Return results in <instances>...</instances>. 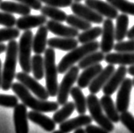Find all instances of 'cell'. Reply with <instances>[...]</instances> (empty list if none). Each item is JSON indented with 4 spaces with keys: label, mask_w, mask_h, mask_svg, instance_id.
<instances>
[{
    "label": "cell",
    "mask_w": 134,
    "mask_h": 133,
    "mask_svg": "<svg viewBox=\"0 0 134 133\" xmlns=\"http://www.w3.org/2000/svg\"><path fill=\"white\" fill-rule=\"evenodd\" d=\"M18 61V43L15 39L9 41L6 48V56L2 71V84L3 90L11 89L13 80L15 78V68Z\"/></svg>",
    "instance_id": "2"
},
{
    "label": "cell",
    "mask_w": 134,
    "mask_h": 133,
    "mask_svg": "<svg viewBox=\"0 0 134 133\" xmlns=\"http://www.w3.org/2000/svg\"><path fill=\"white\" fill-rule=\"evenodd\" d=\"M47 22L46 16L43 15H23L16 20L15 26L19 30H30L31 28L38 27L43 26Z\"/></svg>",
    "instance_id": "16"
},
{
    "label": "cell",
    "mask_w": 134,
    "mask_h": 133,
    "mask_svg": "<svg viewBox=\"0 0 134 133\" xmlns=\"http://www.w3.org/2000/svg\"><path fill=\"white\" fill-rule=\"evenodd\" d=\"M107 2L122 14L134 16V3L127 0H107Z\"/></svg>",
    "instance_id": "34"
},
{
    "label": "cell",
    "mask_w": 134,
    "mask_h": 133,
    "mask_svg": "<svg viewBox=\"0 0 134 133\" xmlns=\"http://www.w3.org/2000/svg\"><path fill=\"white\" fill-rule=\"evenodd\" d=\"M15 79L20 82L21 85H23L29 91H31L40 100H48L49 93L47 90L42 86L37 79L34 78H32L28 73L24 72H20L15 74Z\"/></svg>",
    "instance_id": "8"
},
{
    "label": "cell",
    "mask_w": 134,
    "mask_h": 133,
    "mask_svg": "<svg viewBox=\"0 0 134 133\" xmlns=\"http://www.w3.org/2000/svg\"><path fill=\"white\" fill-rule=\"evenodd\" d=\"M85 4L108 19L114 20L118 16V10L108 2H104L102 0H86Z\"/></svg>",
    "instance_id": "13"
},
{
    "label": "cell",
    "mask_w": 134,
    "mask_h": 133,
    "mask_svg": "<svg viewBox=\"0 0 134 133\" xmlns=\"http://www.w3.org/2000/svg\"><path fill=\"white\" fill-rule=\"evenodd\" d=\"M101 106L105 112L106 116L109 118V120L112 123H118L120 122V114L117 111L116 107L114 105L113 99L111 98V96L104 95L101 97L99 100Z\"/></svg>",
    "instance_id": "24"
},
{
    "label": "cell",
    "mask_w": 134,
    "mask_h": 133,
    "mask_svg": "<svg viewBox=\"0 0 134 133\" xmlns=\"http://www.w3.org/2000/svg\"><path fill=\"white\" fill-rule=\"evenodd\" d=\"M127 73H128L130 75L134 77V65H132V66H130L128 68H127Z\"/></svg>",
    "instance_id": "44"
},
{
    "label": "cell",
    "mask_w": 134,
    "mask_h": 133,
    "mask_svg": "<svg viewBox=\"0 0 134 133\" xmlns=\"http://www.w3.org/2000/svg\"><path fill=\"white\" fill-rule=\"evenodd\" d=\"M127 73V68L126 66L120 65V67L114 72L109 79L103 87V92L104 95L111 96L116 91V90L120 86L123 80L126 79Z\"/></svg>",
    "instance_id": "12"
},
{
    "label": "cell",
    "mask_w": 134,
    "mask_h": 133,
    "mask_svg": "<svg viewBox=\"0 0 134 133\" xmlns=\"http://www.w3.org/2000/svg\"><path fill=\"white\" fill-rule=\"evenodd\" d=\"M0 9L9 14H18L22 16L31 14V8L27 5L11 1H2L0 3Z\"/></svg>",
    "instance_id": "25"
},
{
    "label": "cell",
    "mask_w": 134,
    "mask_h": 133,
    "mask_svg": "<svg viewBox=\"0 0 134 133\" xmlns=\"http://www.w3.org/2000/svg\"><path fill=\"white\" fill-rule=\"evenodd\" d=\"M74 133H86V131H85V130H83L82 128H80V129L75 130Z\"/></svg>",
    "instance_id": "47"
},
{
    "label": "cell",
    "mask_w": 134,
    "mask_h": 133,
    "mask_svg": "<svg viewBox=\"0 0 134 133\" xmlns=\"http://www.w3.org/2000/svg\"><path fill=\"white\" fill-rule=\"evenodd\" d=\"M31 69L34 73V79L41 80L44 76V58L41 55L36 54L31 59Z\"/></svg>",
    "instance_id": "31"
},
{
    "label": "cell",
    "mask_w": 134,
    "mask_h": 133,
    "mask_svg": "<svg viewBox=\"0 0 134 133\" xmlns=\"http://www.w3.org/2000/svg\"><path fill=\"white\" fill-rule=\"evenodd\" d=\"M104 61L108 64L132 66L134 65V51L127 53H108L104 57Z\"/></svg>",
    "instance_id": "22"
},
{
    "label": "cell",
    "mask_w": 134,
    "mask_h": 133,
    "mask_svg": "<svg viewBox=\"0 0 134 133\" xmlns=\"http://www.w3.org/2000/svg\"><path fill=\"white\" fill-rule=\"evenodd\" d=\"M79 41L75 38H51L47 40V44L50 48L63 51H70L78 47Z\"/></svg>",
    "instance_id": "20"
},
{
    "label": "cell",
    "mask_w": 134,
    "mask_h": 133,
    "mask_svg": "<svg viewBox=\"0 0 134 133\" xmlns=\"http://www.w3.org/2000/svg\"><path fill=\"white\" fill-rule=\"evenodd\" d=\"M98 49H100V43H98L97 41H92L87 44H83L81 46L76 47L74 50H70L62 58L59 64H58V73H65L70 67L74 66L75 63L79 62L90 53L97 51Z\"/></svg>",
    "instance_id": "3"
},
{
    "label": "cell",
    "mask_w": 134,
    "mask_h": 133,
    "mask_svg": "<svg viewBox=\"0 0 134 133\" xmlns=\"http://www.w3.org/2000/svg\"><path fill=\"white\" fill-rule=\"evenodd\" d=\"M80 1H82V0H74V2H80Z\"/></svg>",
    "instance_id": "49"
},
{
    "label": "cell",
    "mask_w": 134,
    "mask_h": 133,
    "mask_svg": "<svg viewBox=\"0 0 134 133\" xmlns=\"http://www.w3.org/2000/svg\"><path fill=\"white\" fill-rule=\"evenodd\" d=\"M114 27L111 19H106L103 22L102 40L100 42V49L103 54L110 53L114 45Z\"/></svg>",
    "instance_id": "10"
},
{
    "label": "cell",
    "mask_w": 134,
    "mask_h": 133,
    "mask_svg": "<svg viewBox=\"0 0 134 133\" xmlns=\"http://www.w3.org/2000/svg\"><path fill=\"white\" fill-rule=\"evenodd\" d=\"M44 64L46 90L50 96L54 97L57 95L58 86H59L57 81L58 71L55 65V54L54 49L48 48L45 50Z\"/></svg>",
    "instance_id": "4"
},
{
    "label": "cell",
    "mask_w": 134,
    "mask_h": 133,
    "mask_svg": "<svg viewBox=\"0 0 134 133\" xmlns=\"http://www.w3.org/2000/svg\"><path fill=\"white\" fill-rule=\"evenodd\" d=\"M46 27L48 31H50L53 34L63 38H75L78 37V35L80 34L79 30L77 29L72 27L70 26L67 27L62 22L55 21L53 20L47 21Z\"/></svg>",
    "instance_id": "17"
},
{
    "label": "cell",
    "mask_w": 134,
    "mask_h": 133,
    "mask_svg": "<svg viewBox=\"0 0 134 133\" xmlns=\"http://www.w3.org/2000/svg\"><path fill=\"white\" fill-rule=\"evenodd\" d=\"M53 133H63V131H61L60 130H59V131H55Z\"/></svg>",
    "instance_id": "48"
},
{
    "label": "cell",
    "mask_w": 134,
    "mask_h": 133,
    "mask_svg": "<svg viewBox=\"0 0 134 133\" xmlns=\"http://www.w3.org/2000/svg\"><path fill=\"white\" fill-rule=\"evenodd\" d=\"M132 85L134 86V79H132Z\"/></svg>",
    "instance_id": "50"
},
{
    "label": "cell",
    "mask_w": 134,
    "mask_h": 133,
    "mask_svg": "<svg viewBox=\"0 0 134 133\" xmlns=\"http://www.w3.org/2000/svg\"><path fill=\"white\" fill-rule=\"evenodd\" d=\"M2 2V0H0V3H1Z\"/></svg>",
    "instance_id": "51"
},
{
    "label": "cell",
    "mask_w": 134,
    "mask_h": 133,
    "mask_svg": "<svg viewBox=\"0 0 134 133\" xmlns=\"http://www.w3.org/2000/svg\"><path fill=\"white\" fill-rule=\"evenodd\" d=\"M86 133H109V131H107L106 130H104L102 127H98V126H96V125H86Z\"/></svg>",
    "instance_id": "42"
},
{
    "label": "cell",
    "mask_w": 134,
    "mask_h": 133,
    "mask_svg": "<svg viewBox=\"0 0 134 133\" xmlns=\"http://www.w3.org/2000/svg\"><path fill=\"white\" fill-rule=\"evenodd\" d=\"M92 119L91 116L86 114H80L76 118L71 119L69 120H65L60 124V131L63 133H69L77 129H80L83 126H86L91 125L92 122Z\"/></svg>",
    "instance_id": "18"
},
{
    "label": "cell",
    "mask_w": 134,
    "mask_h": 133,
    "mask_svg": "<svg viewBox=\"0 0 134 133\" xmlns=\"http://www.w3.org/2000/svg\"><path fill=\"white\" fill-rule=\"evenodd\" d=\"M120 121L126 126L131 133H134V116L129 112H123L120 114Z\"/></svg>",
    "instance_id": "37"
},
{
    "label": "cell",
    "mask_w": 134,
    "mask_h": 133,
    "mask_svg": "<svg viewBox=\"0 0 134 133\" xmlns=\"http://www.w3.org/2000/svg\"><path fill=\"white\" fill-rule=\"evenodd\" d=\"M18 104V97L11 95L0 94V106L4 108H13Z\"/></svg>",
    "instance_id": "38"
},
{
    "label": "cell",
    "mask_w": 134,
    "mask_h": 133,
    "mask_svg": "<svg viewBox=\"0 0 134 133\" xmlns=\"http://www.w3.org/2000/svg\"><path fill=\"white\" fill-rule=\"evenodd\" d=\"M6 48H7V46H6L5 44H0V54L4 53V51L6 50Z\"/></svg>",
    "instance_id": "45"
},
{
    "label": "cell",
    "mask_w": 134,
    "mask_h": 133,
    "mask_svg": "<svg viewBox=\"0 0 134 133\" xmlns=\"http://www.w3.org/2000/svg\"><path fill=\"white\" fill-rule=\"evenodd\" d=\"M27 107L23 103L17 104L14 108V124L15 133H28Z\"/></svg>",
    "instance_id": "15"
},
{
    "label": "cell",
    "mask_w": 134,
    "mask_h": 133,
    "mask_svg": "<svg viewBox=\"0 0 134 133\" xmlns=\"http://www.w3.org/2000/svg\"><path fill=\"white\" fill-rule=\"evenodd\" d=\"M21 4L27 5L31 9H34V10H40L42 8V3L40 0H15Z\"/></svg>",
    "instance_id": "41"
},
{
    "label": "cell",
    "mask_w": 134,
    "mask_h": 133,
    "mask_svg": "<svg viewBox=\"0 0 134 133\" xmlns=\"http://www.w3.org/2000/svg\"><path fill=\"white\" fill-rule=\"evenodd\" d=\"M114 50L118 53H127L134 51V39L120 41L114 45Z\"/></svg>",
    "instance_id": "36"
},
{
    "label": "cell",
    "mask_w": 134,
    "mask_h": 133,
    "mask_svg": "<svg viewBox=\"0 0 134 133\" xmlns=\"http://www.w3.org/2000/svg\"><path fill=\"white\" fill-rule=\"evenodd\" d=\"M114 71H115V67H114V65L112 64H109L105 68H103V70L97 74V76L88 86L90 93L94 94V95L98 93L101 89H103V87L105 85V84L108 82Z\"/></svg>",
    "instance_id": "14"
},
{
    "label": "cell",
    "mask_w": 134,
    "mask_h": 133,
    "mask_svg": "<svg viewBox=\"0 0 134 133\" xmlns=\"http://www.w3.org/2000/svg\"><path fill=\"white\" fill-rule=\"evenodd\" d=\"M102 35V27H91L86 31H83L81 33L78 35V41L81 44H87L90 42L96 40L97 38Z\"/></svg>",
    "instance_id": "32"
},
{
    "label": "cell",
    "mask_w": 134,
    "mask_h": 133,
    "mask_svg": "<svg viewBox=\"0 0 134 133\" xmlns=\"http://www.w3.org/2000/svg\"><path fill=\"white\" fill-rule=\"evenodd\" d=\"M87 102V108L89 109L91 113V117L92 120L97 122L100 127L106 130L107 131L111 132L114 131V126L106 114L103 112V108L97 96L94 94H90L86 98Z\"/></svg>",
    "instance_id": "6"
},
{
    "label": "cell",
    "mask_w": 134,
    "mask_h": 133,
    "mask_svg": "<svg viewBox=\"0 0 134 133\" xmlns=\"http://www.w3.org/2000/svg\"><path fill=\"white\" fill-rule=\"evenodd\" d=\"M71 10L74 15L80 16L85 21H89L91 23L101 24L103 22V16L99 15L92 9L88 7L86 4H80V2H74L71 4Z\"/></svg>",
    "instance_id": "11"
},
{
    "label": "cell",
    "mask_w": 134,
    "mask_h": 133,
    "mask_svg": "<svg viewBox=\"0 0 134 133\" xmlns=\"http://www.w3.org/2000/svg\"><path fill=\"white\" fill-rule=\"evenodd\" d=\"M11 89L22 103L27 108L32 109L34 111L40 113H51L57 111L59 108L58 102H50L47 100H40L34 97L30 91L21 85L20 82L12 84Z\"/></svg>",
    "instance_id": "1"
},
{
    "label": "cell",
    "mask_w": 134,
    "mask_h": 133,
    "mask_svg": "<svg viewBox=\"0 0 134 133\" xmlns=\"http://www.w3.org/2000/svg\"><path fill=\"white\" fill-rule=\"evenodd\" d=\"M48 6L55 8H67L73 4V0H40Z\"/></svg>",
    "instance_id": "40"
},
{
    "label": "cell",
    "mask_w": 134,
    "mask_h": 133,
    "mask_svg": "<svg viewBox=\"0 0 134 133\" xmlns=\"http://www.w3.org/2000/svg\"><path fill=\"white\" fill-rule=\"evenodd\" d=\"M48 29L44 26H40L38 27L35 36L32 38V50L35 54L41 55L46 50L47 45Z\"/></svg>",
    "instance_id": "21"
},
{
    "label": "cell",
    "mask_w": 134,
    "mask_h": 133,
    "mask_svg": "<svg viewBox=\"0 0 134 133\" xmlns=\"http://www.w3.org/2000/svg\"><path fill=\"white\" fill-rule=\"evenodd\" d=\"M66 22L68 23V26L77 29V30L86 31L87 29H90L91 27H92L91 22L85 21L84 19L80 18V16H78L76 15H67Z\"/></svg>",
    "instance_id": "33"
},
{
    "label": "cell",
    "mask_w": 134,
    "mask_h": 133,
    "mask_svg": "<svg viewBox=\"0 0 134 133\" xmlns=\"http://www.w3.org/2000/svg\"><path fill=\"white\" fill-rule=\"evenodd\" d=\"M132 79L126 78L119 87L115 107L117 111L120 113L127 111V109L129 108L131 92H132Z\"/></svg>",
    "instance_id": "9"
},
{
    "label": "cell",
    "mask_w": 134,
    "mask_h": 133,
    "mask_svg": "<svg viewBox=\"0 0 134 133\" xmlns=\"http://www.w3.org/2000/svg\"><path fill=\"white\" fill-rule=\"evenodd\" d=\"M34 33L31 30H25L21 34L18 44V60L21 68L24 73H30L31 69V52L32 50Z\"/></svg>",
    "instance_id": "5"
},
{
    "label": "cell",
    "mask_w": 134,
    "mask_h": 133,
    "mask_svg": "<svg viewBox=\"0 0 134 133\" xmlns=\"http://www.w3.org/2000/svg\"><path fill=\"white\" fill-rule=\"evenodd\" d=\"M74 109H75L74 102H68L64 105H63V108L60 110H58V111L57 110V112L54 113L52 119H53L55 124H61V123L67 120V119H68V117H70V115L73 113Z\"/></svg>",
    "instance_id": "30"
},
{
    "label": "cell",
    "mask_w": 134,
    "mask_h": 133,
    "mask_svg": "<svg viewBox=\"0 0 134 133\" xmlns=\"http://www.w3.org/2000/svg\"><path fill=\"white\" fill-rule=\"evenodd\" d=\"M27 118L29 120L40 125V127H42L46 131H53L55 128V123L54 122L53 119L45 116L40 112L32 110V111L27 113Z\"/></svg>",
    "instance_id": "23"
},
{
    "label": "cell",
    "mask_w": 134,
    "mask_h": 133,
    "mask_svg": "<svg viewBox=\"0 0 134 133\" xmlns=\"http://www.w3.org/2000/svg\"><path fill=\"white\" fill-rule=\"evenodd\" d=\"M16 23V19L13 15L7 12H0V25L6 27H13Z\"/></svg>",
    "instance_id": "39"
},
{
    "label": "cell",
    "mask_w": 134,
    "mask_h": 133,
    "mask_svg": "<svg viewBox=\"0 0 134 133\" xmlns=\"http://www.w3.org/2000/svg\"><path fill=\"white\" fill-rule=\"evenodd\" d=\"M104 54L102 51H94L92 53L86 56L81 61H79L78 67L80 69H86L87 67L98 64L104 60Z\"/></svg>",
    "instance_id": "29"
},
{
    "label": "cell",
    "mask_w": 134,
    "mask_h": 133,
    "mask_svg": "<svg viewBox=\"0 0 134 133\" xmlns=\"http://www.w3.org/2000/svg\"><path fill=\"white\" fill-rule=\"evenodd\" d=\"M70 95L74 101L75 108L80 114H85L87 110V102L84 93L79 86L72 87Z\"/></svg>",
    "instance_id": "27"
},
{
    "label": "cell",
    "mask_w": 134,
    "mask_h": 133,
    "mask_svg": "<svg viewBox=\"0 0 134 133\" xmlns=\"http://www.w3.org/2000/svg\"><path fill=\"white\" fill-rule=\"evenodd\" d=\"M129 18L126 14L118 15L116 18V26L114 27V38L116 41H123L128 32Z\"/></svg>",
    "instance_id": "26"
},
{
    "label": "cell",
    "mask_w": 134,
    "mask_h": 133,
    "mask_svg": "<svg viewBox=\"0 0 134 133\" xmlns=\"http://www.w3.org/2000/svg\"><path fill=\"white\" fill-rule=\"evenodd\" d=\"M79 67L73 66L65 73L66 74L64 75L61 84L58 86V91L57 95V102L59 105H64L65 103L68 102L70 90L79 77Z\"/></svg>",
    "instance_id": "7"
},
{
    "label": "cell",
    "mask_w": 134,
    "mask_h": 133,
    "mask_svg": "<svg viewBox=\"0 0 134 133\" xmlns=\"http://www.w3.org/2000/svg\"><path fill=\"white\" fill-rule=\"evenodd\" d=\"M40 11H41V15H43L44 16H48L49 18H51V20H53L55 21L62 22V23L63 21H66L68 15L66 14V12L61 10L58 8L45 5V6H42Z\"/></svg>",
    "instance_id": "28"
},
{
    "label": "cell",
    "mask_w": 134,
    "mask_h": 133,
    "mask_svg": "<svg viewBox=\"0 0 134 133\" xmlns=\"http://www.w3.org/2000/svg\"><path fill=\"white\" fill-rule=\"evenodd\" d=\"M1 84H2V62H1V59H0V87H1Z\"/></svg>",
    "instance_id": "46"
},
{
    "label": "cell",
    "mask_w": 134,
    "mask_h": 133,
    "mask_svg": "<svg viewBox=\"0 0 134 133\" xmlns=\"http://www.w3.org/2000/svg\"><path fill=\"white\" fill-rule=\"evenodd\" d=\"M103 70V66L100 63L93 65V66L87 67L84 69L80 75L77 79L78 86L80 89H85L90 85V84L92 82V80L97 76L101 71Z\"/></svg>",
    "instance_id": "19"
},
{
    "label": "cell",
    "mask_w": 134,
    "mask_h": 133,
    "mask_svg": "<svg viewBox=\"0 0 134 133\" xmlns=\"http://www.w3.org/2000/svg\"><path fill=\"white\" fill-rule=\"evenodd\" d=\"M20 36V30L15 27H5L0 29V44L4 41L15 39Z\"/></svg>",
    "instance_id": "35"
},
{
    "label": "cell",
    "mask_w": 134,
    "mask_h": 133,
    "mask_svg": "<svg viewBox=\"0 0 134 133\" xmlns=\"http://www.w3.org/2000/svg\"><path fill=\"white\" fill-rule=\"evenodd\" d=\"M126 37L128 38L129 39H134V25H133V27L128 31V32H127Z\"/></svg>",
    "instance_id": "43"
}]
</instances>
